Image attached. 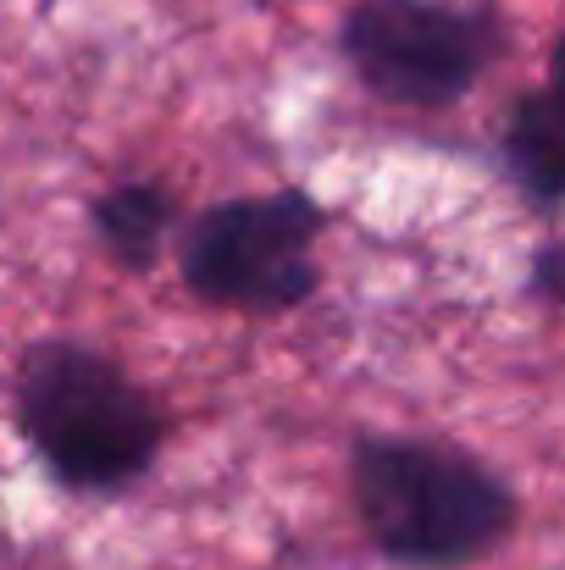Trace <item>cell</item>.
Wrapping results in <instances>:
<instances>
[{"mask_svg": "<svg viewBox=\"0 0 565 570\" xmlns=\"http://www.w3.org/2000/svg\"><path fill=\"white\" fill-rule=\"evenodd\" d=\"M510 33L488 0H361L339 50L388 106L444 111L505 56Z\"/></svg>", "mask_w": 565, "mask_h": 570, "instance_id": "cell-3", "label": "cell"}, {"mask_svg": "<svg viewBox=\"0 0 565 570\" xmlns=\"http://www.w3.org/2000/svg\"><path fill=\"white\" fill-rule=\"evenodd\" d=\"M533 283L549 305H561V244H544L538 249V266H533Z\"/></svg>", "mask_w": 565, "mask_h": 570, "instance_id": "cell-7", "label": "cell"}, {"mask_svg": "<svg viewBox=\"0 0 565 570\" xmlns=\"http://www.w3.org/2000/svg\"><path fill=\"white\" fill-rule=\"evenodd\" d=\"M499 156H505L510 184L527 194L544 216L561 210V199H565V122H561V95H555L549 83L516 95V106H510V117H505V134H499Z\"/></svg>", "mask_w": 565, "mask_h": 570, "instance_id": "cell-5", "label": "cell"}, {"mask_svg": "<svg viewBox=\"0 0 565 570\" xmlns=\"http://www.w3.org/2000/svg\"><path fill=\"white\" fill-rule=\"evenodd\" d=\"M328 210L305 189L238 194L194 216L184 283L194 299L244 316H283L316 294V238Z\"/></svg>", "mask_w": 565, "mask_h": 570, "instance_id": "cell-4", "label": "cell"}, {"mask_svg": "<svg viewBox=\"0 0 565 570\" xmlns=\"http://www.w3.org/2000/svg\"><path fill=\"white\" fill-rule=\"evenodd\" d=\"M178 222V199L162 178H134V184H111L95 199V233L100 244L128 266V272H150L167 249V233Z\"/></svg>", "mask_w": 565, "mask_h": 570, "instance_id": "cell-6", "label": "cell"}, {"mask_svg": "<svg viewBox=\"0 0 565 570\" xmlns=\"http://www.w3.org/2000/svg\"><path fill=\"white\" fill-rule=\"evenodd\" d=\"M350 499L372 549L399 570H471L499 554L522 521L516 488L460 443L361 432Z\"/></svg>", "mask_w": 565, "mask_h": 570, "instance_id": "cell-1", "label": "cell"}, {"mask_svg": "<svg viewBox=\"0 0 565 570\" xmlns=\"http://www.w3.org/2000/svg\"><path fill=\"white\" fill-rule=\"evenodd\" d=\"M17 432L56 488L111 499L150 476L167 443L156 399L111 355L45 338L17 366Z\"/></svg>", "mask_w": 565, "mask_h": 570, "instance_id": "cell-2", "label": "cell"}]
</instances>
